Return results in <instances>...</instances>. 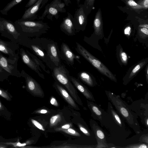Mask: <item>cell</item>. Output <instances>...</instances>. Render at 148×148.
<instances>
[{"instance_id":"cell-15","label":"cell","mask_w":148,"mask_h":148,"mask_svg":"<svg viewBox=\"0 0 148 148\" xmlns=\"http://www.w3.org/2000/svg\"><path fill=\"white\" fill-rule=\"evenodd\" d=\"M103 25L101 12L99 8L96 14L93 21V26L96 34H99L101 33Z\"/></svg>"},{"instance_id":"cell-23","label":"cell","mask_w":148,"mask_h":148,"mask_svg":"<svg viewBox=\"0 0 148 148\" xmlns=\"http://www.w3.org/2000/svg\"><path fill=\"white\" fill-rule=\"evenodd\" d=\"M95 0H85L83 4L84 10L88 15L91 12L94 7Z\"/></svg>"},{"instance_id":"cell-25","label":"cell","mask_w":148,"mask_h":148,"mask_svg":"<svg viewBox=\"0 0 148 148\" xmlns=\"http://www.w3.org/2000/svg\"><path fill=\"white\" fill-rule=\"evenodd\" d=\"M121 49L119 52V56L120 60L123 63L125 64H127V56L126 53Z\"/></svg>"},{"instance_id":"cell-50","label":"cell","mask_w":148,"mask_h":148,"mask_svg":"<svg viewBox=\"0 0 148 148\" xmlns=\"http://www.w3.org/2000/svg\"><path fill=\"white\" fill-rule=\"evenodd\" d=\"M147 125H148V119H147Z\"/></svg>"},{"instance_id":"cell-26","label":"cell","mask_w":148,"mask_h":148,"mask_svg":"<svg viewBox=\"0 0 148 148\" xmlns=\"http://www.w3.org/2000/svg\"><path fill=\"white\" fill-rule=\"evenodd\" d=\"M0 96L8 101L11 100L10 96L8 92L0 88Z\"/></svg>"},{"instance_id":"cell-46","label":"cell","mask_w":148,"mask_h":148,"mask_svg":"<svg viewBox=\"0 0 148 148\" xmlns=\"http://www.w3.org/2000/svg\"><path fill=\"white\" fill-rule=\"evenodd\" d=\"M3 109V107L1 102L0 101V110H2Z\"/></svg>"},{"instance_id":"cell-33","label":"cell","mask_w":148,"mask_h":148,"mask_svg":"<svg viewBox=\"0 0 148 148\" xmlns=\"http://www.w3.org/2000/svg\"><path fill=\"white\" fill-rule=\"evenodd\" d=\"M92 109L93 112L97 115L100 116L101 113L99 108L95 106H93L92 107Z\"/></svg>"},{"instance_id":"cell-30","label":"cell","mask_w":148,"mask_h":148,"mask_svg":"<svg viewBox=\"0 0 148 148\" xmlns=\"http://www.w3.org/2000/svg\"><path fill=\"white\" fill-rule=\"evenodd\" d=\"M5 144H6L12 145L14 147H20L25 146L26 145V143H21L19 141H18L16 143H8Z\"/></svg>"},{"instance_id":"cell-8","label":"cell","mask_w":148,"mask_h":148,"mask_svg":"<svg viewBox=\"0 0 148 148\" xmlns=\"http://www.w3.org/2000/svg\"><path fill=\"white\" fill-rule=\"evenodd\" d=\"M49 0H38L25 11L21 20L34 21L38 19L37 13L43 8Z\"/></svg>"},{"instance_id":"cell-34","label":"cell","mask_w":148,"mask_h":148,"mask_svg":"<svg viewBox=\"0 0 148 148\" xmlns=\"http://www.w3.org/2000/svg\"><path fill=\"white\" fill-rule=\"evenodd\" d=\"M96 134L97 137L100 139H103L104 138V135L103 133L100 130H97Z\"/></svg>"},{"instance_id":"cell-31","label":"cell","mask_w":148,"mask_h":148,"mask_svg":"<svg viewBox=\"0 0 148 148\" xmlns=\"http://www.w3.org/2000/svg\"><path fill=\"white\" fill-rule=\"evenodd\" d=\"M60 115L58 114L53 116L50 119V122L51 124L53 125L58 119Z\"/></svg>"},{"instance_id":"cell-29","label":"cell","mask_w":148,"mask_h":148,"mask_svg":"<svg viewBox=\"0 0 148 148\" xmlns=\"http://www.w3.org/2000/svg\"><path fill=\"white\" fill-rule=\"evenodd\" d=\"M138 31L139 33L148 36V28L143 27L139 26L138 27Z\"/></svg>"},{"instance_id":"cell-36","label":"cell","mask_w":148,"mask_h":148,"mask_svg":"<svg viewBox=\"0 0 148 148\" xmlns=\"http://www.w3.org/2000/svg\"><path fill=\"white\" fill-rule=\"evenodd\" d=\"M79 129H80V130L84 134L87 135H90V134L88 132L85 128L84 127H83L81 126H79Z\"/></svg>"},{"instance_id":"cell-44","label":"cell","mask_w":148,"mask_h":148,"mask_svg":"<svg viewBox=\"0 0 148 148\" xmlns=\"http://www.w3.org/2000/svg\"><path fill=\"white\" fill-rule=\"evenodd\" d=\"M5 29L4 26L0 21V31H4Z\"/></svg>"},{"instance_id":"cell-11","label":"cell","mask_w":148,"mask_h":148,"mask_svg":"<svg viewBox=\"0 0 148 148\" xmlns=\"http://www.w3.org/2000/svg\"><path fill=\"white\" fill-rule=\"evenodd\" d=\"M20 54L23 62L30 68L37 73L40 77L44 79V76L42 73L40 68L24 49H20Z\"/></svg>"},{"instance_id":"cell-13","label":"cell","mask_w":148,"mask_h":148,"mask_svg":"<svg viewBox=\"0 0 148 148\" xmlns=\"http://www.w3.org/2000/svg\"><path fill=\"white\" fill-rule=\"evenodd\" d=\"M61 53L62 58L68 65L73 66L74 64L75 55L66 43L62 42L61 46Z\"/></svg>"},{"instance_id":"cell-37","label":"cell","mask_w":148,"mask_h":148,"mask_svg":"<svg viewBox=\"0 0 148 148\" xmlns=\"http://www.w3.org/2000/svg\"><path fill=\"white\" fill-rule=\"evenodd\" d=\"M113 116H114V118L116 120V121L118 123L119 125H121V119H120V118L118 115L116 113H115V112H113Z\"/></svg>"},{"instance_id":"cell-40","label":"cell","mask_w":148,"mask_h":148,"mask_svg":"<svg viewBox=\"0 0 148 148\" xmlns=\"http://www.w3.org/2000/svg\"><path fill=\"white\" fill-rule=\"evenodd\" d=\"M133 147L135 148H147V145H146L143 144L137 145L136 146L134 147Z\"/></svg>"},{"instance_id":"cell-6","label":"cell","mask_w":148,"mask_h":148,"mask_svg":"<svg viewBox=\"0 0 148 148\" xmlns=\"http://www.w3.org/2000/svg\"><path fill=\"white\" fill-rule=\"evenodd\" d=\"M30 45L31 49L34 53L45 63L50 69L53 70L56 67L42 48L40 43V38L36 37L33 41L32 43Z\"/></svg>"},{"instance_id":"cell-51","label":"cell","mask_w":148,"mask_h":148,"mask_svg":"<svg viewBox=\"0 0 148 148\" xmlns=\"http://www.w3.org/2000/svg\"><path fill=\"white\" fill-rule=\"evenodd\" d=\"M2 71L1 69L0 68V72H2Z\"/></svg>"},{"instance_id":"cell-47","label":"cell","mask_w":148,"mask_h":148,"mask_svg":"<svg viewBox=\"0 0 148 148\" xmlns=\"http://www.w3.org/2000/svg\"><path fill=\"white\" fill-rule=\"evenodd\" d=\"M147 69H146V77H147V80L148 79V66H147Z\"/></svg>"},{"instance_id":"cell-43","label":"cell","mask_w":148,"mask_h":148,"mask_svg":"<svg viewBox=\"0 0 148 148\" xmlns=\"http://www.w3.org/2000/svg\"><path fill=\"white\" fill-rule=\"evenodd\" d=\"M130 28H127L125 29V33L126 34L129 35L130 33Z\"/></svg>"},{"instance_id":"cell-35","label":"cell","mask_w":148,"mask_h":148,"mask_svg":"<svg viewBox=\"0 0 148 148\" xmlns=\"http://www.w3.org/2000/svg\"><path fill=\"white\" fill-rule=\"evenodd\" d=\"M38 0H29L25 6L26 8H29L34 4Z\"/></svg>"},{"instance_id":"cell-9","label":"cell","mask_w":148,"mask_h":148,"mask_svg":"<svg viewBox=\"0 0 148 148\" xmlns=\"http://www.w3.org/2000/svg\"><path fill=\"white\" fill-rule=\"evenodd\" d=\"M23 74V76L25 79L27 88L29 92L36 96L42 97L44 93L39 84L25 72L24 71Z\"/></svg>"},{"instance_id":"cell-52","label":"cell","mask_w":148,"mask_h":148,"mask_svg":"<svg viewBox=\"0 0 148 148\" xmlns=\"http://www.w3.org/2000/svg\"><path fill=\"white\" fill-rule=\"evenodd\" d=\"M1 55H0V58L1 57Z\"/></svg>"},{"instance_id":"cell-48","label":"cell","mask_w":148,"mask_h":148,"mask_svg":"<svg viewBox=\"0 0 148 148\" xmlns=\"http://www.w3.org/2000/svg\"><path fill=\"white\" fill-rule=\"evenodd\" d=\"M7 147L6 146L3 145H0V148H5Z\"/></svg>"},{"instance_id":"cell-41","label":"cell","mask_w":148,"mask_h":148,"mask_svg":"<svg viewBox=\"0 0 148 148\" xmlns=\"http://www.w3.org/2000/svg\"><path fill=\"white\" fill-rule=\"evenodd\" d=\"M64 3L66 6H68L69 4H71V0H63Z\"/></svg>"},{"instance_id":"cell-12","label":"cell","mask_w":148,"mask_h":148,"mask_svg":"<svg viewBox=\"0 0 148 148\" xmlns=\"http://www.w3.org/2000/svg\"><path fill=\"white\" fill-rule=\"evenodd\" d=\"M53 87L59 92L66 102L73 108L77 110L79 108L71 96L67 91L59 83L55 81L53 85Z\"/></svg>"},{"instance_id":"cell-19","label":"cell","mask_w":148,"mask_h":148,"mask_svg":"<svg viewBox=\"0 0 148 148\" xmlns=\"http://www.w3.org/2000/svg\"><path fill=\"white\" fill-rule=\"evenodd\" d=\"M0 66L10 73H12L14 68L13 66L8 64L7 59L2 56L0 58Z\"/></svg>"},{"instance_id":"cell-16","label":"cell","mask_w":148,"mask_h":148,"mask_svg":"<svg viewBox=\"0 0 148 148\" xmlns=\"http://www.w3.org/2000/svg\"><path fill=\"white\" fill-rule=\"evenodd\" d=\"M148 59H145L137 64L126 75L127 80H130L134 77L147 62Z\"/></svg>"},{"instance_id":"cell-3","label":"cell","mask_w":148,"mask_h":148,"mask_svg":"<svg viewBox=\"0 0 148 148\" xmlns=\"http://www.w3.org/2000/svg\"><path fill=\"white\" fill-rule=\"evenodd\" d=\"M22 31L32 36L38 37L47 32L50 27L42 21L21 20L18 23Z\"/></svg>"},{"instance_id":"cell-38","label":"cell","mask_w":148,"mask_h":148,"mask_svg":"<svg viewBox=\"0 0 148 148\" xmlns=\"http://www.w3.org/2000/svg\"><path fill=\"white\" fill-rule=\"evenodd\" d=\"M50 103L51 104L56 106H58V103L56 99L53 97H52L50 100Z\"/></svg>"},{"instance_id":"cell-42","label":"cell","mask_w":148,"mask_h":148,"mask_svg":"<svg viewBox=\"0 0 148 148\" xmlns=\"http://www.w3.org/2000/svg\"><path fill=\"white\" fill-rule=\"evenodd\" d=\"M70 127V125L69 124H66L64 125L61 127V128L62 129H67Z\"/></svg>"},{"instance_id":"cell-5","label":"cell","mask_w":148,"mask_h":148,"mask_svg":"<svg viewBox=\"0 0 148 148\" xmlns=\"http://www.w3.org/2000/svg\"><path fill=\"white\" fill-rule=\"evenodd\" d=\"M75 11L73 22L76 32L84 31L87 23L88 15L84 10L83 4H79Z\"/></svg>"},{"instance_id":"cell-22","label":"cell","mask_w":148,"mask_h":148,"mask_svg":"<svg viewBox=\"0 0 148 148\" xmlns=\"http://www.w3.org/2000/svg\"><path fill=\"white\" fill-rule=\"evenodd\" d=\"M22 0H12L9 2L0 12L1 14L4 15H7L8 12L15 5H16Z\"/></svg>"},{"instance_id":"cell-17","label":"cell","mask_w":148,"mask_h":148,"mask_svg":"<svg viewBox=\"0 0 148 148\" xmlns=\"http://www.w3.org/2000/svg\"><path fill=\"white\" fill-rule=\"evenodd\" d=\"M1 21L4 26L5 29L12 35L15 38H17L20 35V33L18 32L14 25L9 21L5 20Z\"/></svg>"},{"instance_id":"cell-20","label":"cell","mask_w":148,"mask_h":148,"mask_svg":"<svg viewBox=\"0 0 148 148\" xmlns=\"http://www.w3.org/2000/svg\"><path fill=\"white\" fill-rule=\"evenodd\" d=\"M26 52L33 60L39 68H40V66L43 70L47 73L49 74L50 73L49 71L46 70L45 65L43 64L42 61L39 59L37 57L30 53L27 50H26Z\"/></svg>"},{"instance_id":"cell-10","label":"cell","mask_w":148,"mask_h":148,"mask_svg":"<svg viewBox=\"0 0 148 148\" xmlns=\"http://www.w3.org/2000/svg\"><path fill=\"white\" fill-rule=\"evenodd\" d=\"M67 16L64 18L60 25L62 32L68 36H73L76 32L73 22V16L69 12H67Z\"/></svg>"},{"instance_id":"cell-32","label":"cell","mask_w":148,"mask_h":148,"mask_svg":"<svg viewBox=\"0 0 148 148\" xmlns=\"http://www.w3.org/2000/svg\"><path fill=\"white\" fill-rule=\"evenodd\" d=\"M120 111L122 115L125 117H127L129 116V113L127 110L124 108H120Z\"/></svg>"},{"instance_id":"cell-1","label":"cell","mask_w":148,"mask_h":148,"mask_svg":"<svg viewBox=\"0 0 148 148\" xmlns=\"http://www.w3.org/2000/svg\"><path fill=\"white\" fill-rule=\"evenodd\" d=\"M52 70V76L56 81L64 86L75 101L82 106V103L77 91L69 78V72L68 70L61 65L54 67Z\"/></svg>"},{"instance_id":"cell-2","label":"cell","mask_w":148,"mask_h":148,"mask_svg":"<svg viewBox=\"0 0 148 148\" xmlns=\"http://www.w3.org/2000/svg\"><path fill=\"white\" fill-rule=\"evenodd\" d=\"M75 50L77 52L89 62L99 72L115 82L116 79L114 75L99 60L93 56L80 44L76 42Z\"/></svg>"},{"instance_id":"cell-4","label":"cell","mask_w":148,"mask_h":148,"mask_svg":"<svg viewBox=\"0 0 148 148\" xmlns=\"http://www.w3.org/2000/svg\"><path fill=\"white\" fill-rule=\"evenodd\" d=\"M42 47L56 67L61 65V55L57 43L46 38H40Z\"/></svg>"},{"instance_id":"cell-28","label":"cell","mask_w":148,"mask_h":148,"mask_svg":"<svg viewBox=\"0 0 148 148\" xmlns=\"http://www.w3.org/2000/svg\"><path fill=\"white\" fill-rule=\"evenodd\" d=\"M32 123L37 128L42 131H45L42 126L37 121L33 119H31Z\"/></svg>"},{"instance_id":"cell-27","label":"cell","mask_w":148,"mask_h":148,"mask_svg":"<svg viewBox=\"0 0 148 148\" xmlns=\"http://www.w3.org/2000/svg\"><path fill=\"white\" fill-rule=\"evenodd\" d=\"M141 5L143 10H146L148 8V0H139L136 2Z\"/></svg>"},{"instance_id":"cell-14","label":"cell","mask_w":148,"mask_h":148,"mask_svg":"<svg viewBox=\"0 0 148 148\" xmlns=\"http://www.w3.org/2000/svg\"><path fill=\"white\" fill-rule=\"evenodd\" d=\"M69 77L75 87L80 91L87 99L94 101V98L90 92L84 85L76 78L69 75Z\"/></svg>"},{"instance_id":"cell-18","label":"cell","mask_w":148,"mask_h":148,"mask_svg":"<svg viewBox=\"0 0 148 148\" xmlns=\"http://www.w3.org/2000/svg\"><path fill=\"white\" fill-rule=\"evenodd\" d=\"M77 76L80 79L88 86H94V81L89 73L84 71H81L78 74Z\"/></svg>"},{"instance_id":"cell-21","label":"cell","mask_w":148,"mask_h":148,"mask_svg":"<svg viewBox=\"0 0 148 148\" xmlns=\"http://www.w3.org/2000/svg\"><path fill=\"white\" fill-rule=\"evenodd\" d=\"M125 3L126 5L131 9L139 13L143 9L142 7L138 4L134 0H125Z\"/></svg>"},{"instance_id":"cell-24","label":"cell","mask_w":148,"mask_h":148,"mask_svg":"<svg viewBox=\"0 0 148 148\" xmlns=\"http://www.w3.org/2000/svg\"><path fill=\"white\" fill-rule=\"evenodd\" d=\"M0 51L6 54H13L12 51L9 48L3 41H0Z\"/></svg>"},{"instance_id":"cell-45","label":"cell","mask_w":148,"mask_h":148,"mask_svg":"<svg viewBox=\"0 0 148 148\" xmlns=\"http://www.w3.org/2000/svg\"><path fill=\"white\" fill-rule=\"evenodd\" d=\"M47 112V110H46L42 109L40 111V113L41 114H45Z\"/></svg>"},{"instance_id":"cell-7","label":"cell","mask_w":148,"mask_h":148,"mask_svg":"<svg viewBox=\"0 0 148 148\" xmlns=\"http://www.w3.org/2000/svg\"><path fill=\"white\" fill-rule=\"evenodd\" d=\"M61 1V0H53L50 3L47 4L44 12L41 16L38 17V19L42 20L46 17L53 21V17H54L56 19H58L59 16V13H61L58 4Z\"/></svg>"},{"instance_id":"cell-49","label":"cell","mask_w":148,"mask_h":148,"mask_svg":"<svg viewBox=\"0 0 148 148\" xmlns=\"http://www.w3.org/2000/svg\"><path fill=\"white\" fill-rule=\"evenodd\" d=\"M81 0H76L77 3V5L79 4V3H80V1Z\"/></svg>"},{"instance_id":"cell-39","label":"cell","mask_w":148,"mask_h":148,"mask_svg":"<svg viewBox=\"0 0 148 148\" xmlns=\"http://www.w3.org/2000/svg\"><path fill=\"white\" fill-rule=\"evenodd\" d=\"M67 129V131L68 132L71 134H75L76 133V131L73 129L71 128H69Z\"/></svg>"}]
</instances>
